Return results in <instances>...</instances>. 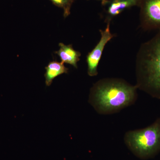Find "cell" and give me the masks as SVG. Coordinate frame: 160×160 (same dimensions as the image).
I'll use <instances>...</instances> for the list:
<instances>
[{
	"label": "cell",
	"instance_id": "2",
	"mask_svg": "<svg viewBox=\"0 0 160 160\" xmlns=\"http://www.w3.org/2000/svg\"><path fill=\"white\" fill-rule=\"evenodd\" d=\"M136 63L138 88L160 99V29L142 44Z\"/></svg>",
	"mask_w": 160,
	"mask_h": 160
},
{
	"label": "cell",
	"instance_id": "5",
	"mask_svg": "<svg viewBox=\"0 0 160 160\" xmlns=\"http://www.w3.org/2000/svg\"><path fill=\"white\" fill-rule=\"evenodd\" d=\"M101 37L95 47L87 55L86 62L88 65V74L93 77L98 74V67L104 48L106 44L114 37L110 30V23H107L105 30H100Z\"/></svg>",
	"mask_w": 160,
	"mask_h": 160
},
{
	"label": "cell",
	"instance_id": "8",
	"mask_svg": "<svg viewBox=\"0 0 160 160\" xmlns=\"http://www.w3.org/2000/svg\"><path fill=\"white\" fill-rule=\"evenodd\" d=\"M46 72L45 74L46 86L51 85L53 80L58 76L67 73L69 69L64 66V63L59 62L57 61H52L48 64L46 68Z\"/></svg>",
	"mask_w": 160,
	"mask_h": 160
},
{
	"label": "cell",
	"instance_id": "3",
	"mask_svg": "<svg viewBox=\"0 0 160 160\" xmlns=\"http://www.w3.org/2000/svg\"><path fill=\"white\" fill-rule=\"evenodd\" d=\"M125 141L138 157L146 158L153 155L160 149V118L144 129L128 132Z\"/></svg>",
	"mask_w": 160,
	"mask_h": 160
},
{
	"label": "cell",
	"instance_id": "6",
	"mask_svg": "<svg viewBox=\"0 0 160 160\" xmlns=\"http://www.w3.org/2000/svg\"><path fill=\"white\" fill-rule=\"evenodd\" d=\"M140 0H106L103 4L105 7L106 20L110 23L113 18L122 13L126 9L133 6H138Z\"/></svg>",
	"mask_w": 160,
	"mask_h": 160
},
{
	"label": "cell",
	"instance_id": "10",
	"mask_svg": "<svg viewBox=\"0 0 160 160\" xmlns=\"http://www.w3.org/2000/svg\"><path fill=\"white\" fill-rule=\"evenodd\" d=\"M98 1H100L101 2H102V4H103V3L105 2L106 1V0H98Z\"/></svg>",
	"mask_w": 160,
	"mask_h": 160
},
{
	"label": "cell",
	"instance_id": "1",
	"mask_svg": "<svg viewBox=\"0 0 160 160\" xmlns=\"http://www.w3.org/2000/svg\"><path fill=\"white\" fill-rule=\"evenodd\" d=\"M138 88L121 79H104L92 88L89 102L99 113H113L134 102Z\"/></svg>",
	"mask_w": 160,
	"mask_h": 160
},
{
	"label": "cell",
	"instance_id": "7",
	"mask_svg": "<svg viewBox=\"0 0 160 160\" xmlns=\"http://www.w3.org/2000/svg\"><path fill=\"white\" fill-rule=\"evenodd\" d=\"M60 49L55 53L59 56L62 62L67 63L77 68V63L80 60L81 54L72 48L71 45H66L62 43L59 44Z\"/></svg>",
	"mask_w": 160,
	"mask_h": 160
},
{
	"label": "cell",
	"instance_id": "4",
	"mask_svg": "<svg viewBox=\"0 0 160 160\" xmlns=\"http://www.w3.org/2000/svg\"><path fill=\"white\" fill-rule=\"evenodd\" d=\"M141 26L145 30L160 29V0H140Z\"/></svg>",
	"mask_w": 160,
	"mask_h": 160
},
{
	"label": "cell",
	"instance_id": "9",
	"mask_svg": "<svg viewBox=\"0 0 160 160\" xmlns=\"http://www.w3.org/2000/svg\"><path fill=\"white\" fill-rule=\"evenodd\" d=\"M56 6L64 10V17H68L70 13V9L74 0H50Z\"/></svg>",
	"mask_w": 160,
	"mask_h": 160
}]
</instances>
